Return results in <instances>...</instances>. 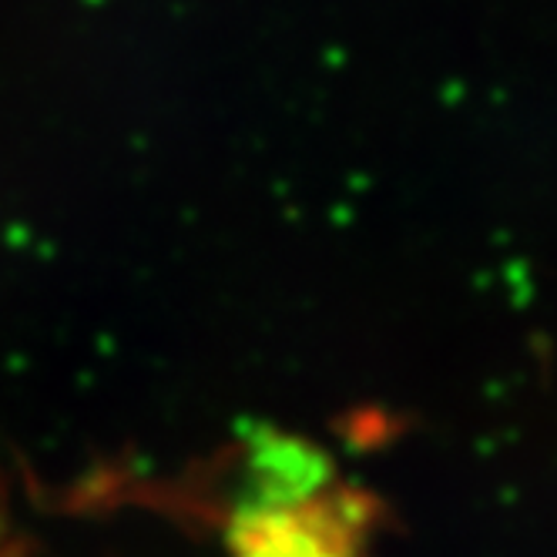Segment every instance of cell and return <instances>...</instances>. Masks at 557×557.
Listing matches in <instances>:
<instances>
[{
  "mask_svg": "<svg viewBox=\"0 0 557 557\" xmlns=\"http://www.w3.org/2000/svg\"><path fill=\"white\" fill-rule=\"evenodd\" d=\"M0 557H11V554H8V524H4V507H0Z\"/></svg>",
  "mask_w": 557,
  "mask_h": 557,
  "instance_id": "obj_1",
  "label": "cell"
}]
</instances>
